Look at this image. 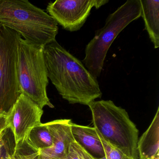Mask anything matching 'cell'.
<instances>
[{
  "label": "cell",
  "instance_id": "cell-1",
  "mask_svg": "<svg viewBox=\"0 0 159 159\" xmlns=\"http://www.w3.org/2000/svg\"><path fill=\"white\" fill-rule=\"evenodd\" d=\"M43 54L48 79L70 104L88 106L101 98L97 79L56 40L44 46Z\"/></svg>",
  "mask_w": 159,
  "mask_h": 159
},
{
  "label": "cell",
  "instance_id": "cell-2",
  "mask_svg": "<svg viewBox=\"0 0 159 159\" xmlns=\"http://www.w3.org/2000/svg\"><path fill=\"white\" fill-rule=\"evenodd\" d=\"M0 25L33 44L44 47L56 40L58 25L28 0H0Z\"/></svg>",
  "mask_w": 159,
  "mask_h": 159
},
{
  "label": "cell",
  "instance_id": "cell-3",
  "mask_svg": "<svg viewBox=\"0 0 159 159\" xmlns=\"http://www.w3.org/2000/svg\"><path fill=\"white\" fill-rule=\"evenodd\" d=\"M93 127L105 141L132 159H139V130L125 109L111 100L94 101L88 105Z\"/></svg>",
  "mask_w": 159,
  "mask_h": 159
},
{
  "label": "cell",
  "instance_id": "cell-4",
  "mask_svg": "<svg viewBox=\"0 0 159 159\" xmlns=\"http://www.w3.org/2000/svg\"><path fill=\"white\" fill-rule=\"evenodd\" d=\"M141 15L140 1L128 0L109 15L105 26L96 31L94 37L85 47V57L82 61L95 78L97 79L100 76L112 42L128 25Z\"/></svg>",
  "mask_w": 159,
  "mask_h": 159
},
{
  "label": "cell",
  "instance_id": "cell-5",
  "mask_svg": "<svg viewBox=\"0 0 159 159\" xmlns=\"http://www.w3.org/2000/svg\"><path fill=\"white\" fill-rule=\"evenodd\" d=\"M44 47L32 44L19 37L17 73L22 94L42 109L54 107L47 96L49 84L43 54Z\"/></svg>",
  "mask_w": 159,
  "mask_h": 159
},
{
  "label": "cell",
  "instance_id": "cell-6",
  "mask_svg": "<svg viewBox=\"0 0 159 159\" xmlns=\"http://www.w3.org/2000/svg\"><path fill=\"white\" fill-rule=\"evenodd\" d=\"M20 35L0 25V114L7 115L22 94L17 73Z\"/></svg>",
  "mask_w": 159,
  "mask_h": 159
},
{
  "label": "cell",
  "instance_id": "cell-7",
  "mask_svg": "<svg viewBox=\"0 0 159 159\" xmlns=\"http://www.w3.org/2000/svg\"><path fill=\"white\" fill-rule=\"evenodd\" d=\"M108 0H57L49 3L47 13L65 30H80L90 15L92 8L99 9Z\"/></svg>",
  "mask_w": 159,
  "mask_h": 159
},
{
  "label": "cell",
  "instance_id": "cell-8",
  "mask_svg": "<svg viewBox=\"0 0 159 159\" xmlns=\"http://www.w3.org/2000/svg\"><path fill=\"white\" fill-rule=\"evenodd\" d=\"M43 111L39 106L21 94L6 115L7 124L13 134L16 145L25 141L30 131L39 125Z\"/></svg>",
  "mask_w": 159,
  "mask_h": 159
},
{
  "label": "cell",
  "instance_id": "cell-9",
  "mask_svg": "<svg viewBox=\"0 0 159 159\" xmlns=\"http://www.w3.org/2000/svg\"><path fill=\"white\" fill-rule=\"evenodd\" d=\"M68 119H61L46 123L52 134V148L39 151L41 159H64L68 152L70 144L74 140Z\"/></svg>",
  "mask_w": 159,
  "mask_h": 159
},
{
  "label": "cell",
  "instance_id": "cell-10",
  "mask_svg": "<svg viewBox=\"0 0 159 159\" xmlns=\"http://www.w3.org/2000/svg\"><path fill=\"white\" fill-rule=\"evenodd\" d=\"M74 140L97 159L106 156L105 149L98 132L94 127L80 125L71 122Z\"/></svg>",
  "mask_w": 159,
  "mask_h": 159
},
{
  "label": "cell",
  "instance_id": "cell-11",
  "mask_svg": "<svg viewBox=\"0 0 159 159\" xmlns=\"http://www.w3.org/2000/svg\"><path fill=\"white\" fill-rule=\"evenodd\" d=\"M139 159H154L159 155V107L148 128L138 140Z\"/></svg>",
  "mask_w": 159,
  "mask_h": 159
},
{
  "label": "cell",
  "instance_id": "cell-12",
  "mask_svg": "<svg viewBox=\"0 0 159 159\" xmlns=\"http://www.w3.org/2000/svg\"><path fill=\"white\" fill-rule=\"evenodd\" d=\"M145 29L155 49L159 47V1L139 0Z\"/></svg>",
  "mask_w": 159,
  "mask_h": 159
},
{
  "label": "cell",
  "instance_id": "cell-13",
  "mask_svg": "<svg viewBox=\"0 0 159 159\" xmlns=\"http://www.w3.org/2000/svg\"><path fill=\"white\" fill-rule=\"evenodd\" d=\"M32 148L38 151L52 148L53 139L46 123H41L30 131L26 139Z\"/></svg>",
  "mask_w": 159,
  "mask_h": 159
},
{
  "label": "cell",
  "instance_id": "cell-14",
  "mask_svg": "<svg viewBox=\"0 0 159 159\" xmlns=\"http://www.w3.org/2000/svg\"><path fill=\"white\" fill-rule=\"evenodd\" d=\"M12 134L9 127L0 133V159H6L13 155L16 144L14 139L10 136Z\"/></svg>",
  "mask_w": 159,
  "mask_h": 159
},
{
  "label": "cell",
  "instance_id": "cell-15",
  "mask_svg": "<svg viewBox=\"0 0 159 159\" xmlns=\"http://www.w3.org/2000/svg\"><path fill=\"white\" fill-rule=\"evenodd\" d=\"M13 159H40L39 151L32 148L26 140L16 145Z\"/></svg>",
  "mask_w": 159,
  "mask_h": 159
},
{
  "label": "cell",
  "instance_id": "cell-16",
  "mask_svg": "<svg viewBox=\"0 0 159 159\" xmlns=\"http://www.w3.org/2000/svg\"><path fill=\"white\" fill-rule=\"evenodd\" d=\"M64 159H97L74 140L70 144L67 154Z\"/></svg>",
  "mask_w": 159,
  "mask_h": 159
},
{
  "label": "cell",
  "instance_id": "cell-17",
  "mask_svg": "<svg viewBox=\"0 0 159 159\" xmlns=\"http://www.w3.org/2000/svg\"><path fill=\"white\" fill-rule=\"evenodd\" d=\"M99 135L105 149L106 159H132L105 141L99 134Z\"/></svg>",
  "mask_w": 159,
  "mask_h": 159
},
{
  "label": "cell",
  "instance_id": "cell-18",
  "mask_svg": "<svg viewBox=\"0 0 159 159\" xmlns=\"http://www.w3.org/2000/svg\"><path fill=\"white\" fill-rule=\"evenodd\" d=\"M8 127L6 115H0V133Z\"/></svg>",
  "mask_w": 159,
  "mask_h": 159
},
{
  "label": "cell",
  "instance_id": "cell-19",
  "mask_svg": "<svg viewBox=\"0 0 159 159\" xmlns=\"http://www.w3.org/2000/svg\"><path fill=\"white\" fill-rule=\"evenodd\" d=\"M13 159V155L11 156H10V157H9V158H6V159Z\"/></svg>",
  "mask_w": 159,
  "mask_h": 159
},
{
  "label": "cell",
  "instance_id": "cell-20",
  "mask_svg": "<svg viewBox=\"0 0 159 159\" xmlns=\"http://www.w3.org/2000/svg\"><path fill=\"white\" fill-rule=\"evenodd\" d=\"M154 159H159V155L156 156V157L154 158Z\"/></svg>",
  "mask_w": 159,
  "mask_h": 159
},
{
  "label": "cell",
  "instance_id": "cell-21",
  "mask_svg": "<svg viewBox=\"0 0 159 159\" xmlns=\"http://www.w3.org/2000/svg\"></svg>",
  "mask_w": 159,
  "mask_h": 159
},
{
  "label": "cell",
  "instance_id": "cell-22",
  "mask_svg": "<svg viewBox=\"0 0 159 159\" xmlns=\"http://www.w3.org/2000/svg\"><path fill=\"white\" fill-rule=\"evenodd\" d=\"M0 115H1V114H0Z\"/></svg>",
  "mask_w": 159,
  "mask_h": 159
}]
</instances>
